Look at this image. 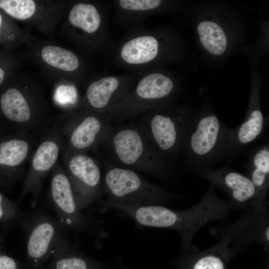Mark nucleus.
<instances>
[{
    "label": "nucleus",
    "instance_id": "6e6552de",
    "mask_svg": "<svg viewBox=\"0 0 269 269\" xmlns=\"http://www.w3.org/2000/svg\"><path fill=\"white\" fill-rule=\"evenodd\" d=\"M139 74L137 81L115 115L114 120L140 115L156 106L167 103L165 101L173 94L175 85L169 77L151 70Z\"/></svg>",
    "mask_w": 269,
    "mask_h": 269
},
{
    "label": "nucleus",
    "instance_id": "f03ea898",
    "mask_svg": "<svg viewBox=\"0 0 269 269\" xmlns=\"http://www.w3.org/2000/svg\"><path fill=\"white\" fill-rule=\"evenodd\" d=\"M98 147L113 165L161 178L170 172V164L158 153L141 122L111 127Z\"/></svg>",
    "mask_w": 269,
    "mask_h": 269
},
{
    "label": "nucleus",
    "instance_id": "5701e85b",
    "mask_svg": "<svg viewBox=\"0 0 269 269\" xmlns=\"http://www.w3.org/2000/svg\"><path fill=\"white\" fill-rule=\"evenodd\" d=\"M22 216L17 204L0 191V223L19 222Z\"/></svg>",
    "mask_w": 269,
    "mask_h": 269
},
{
    "label": "nucleus",
    "instance_id": "4be33fe9",
    "mask_svg": "<svg viewBox=\"0 0 269 269\" xmlns=\"http://www.w3.org/2000/svg\"><path fill=\"white\" fill-rule=\"evenodd\" d=\"M0 7L11 16L20 20L30 17L36 9L32 0H0Z\"/></svg>",
    "mask_w": 269,
    "mask_h": 269
},
{
    "label": "nucleus",
    "instance_id": "f3484780",
    "mask_svg": "<svg viewBox=\"0 0 269 269\" xmlns=\"http://www.w3.org/2000/svg\"><path fill=\"white\" fill-rule=\"evenodd\" d=\"M69 21L74 27L86 34L96 35L111 44L107 12L94 4L79 2L74 5L69 14Z\"/></svg>",
    "mask_w": 269,
    "mask_h": 269
},
{
    "label": "nucleus",
    "instance_id": "bb28decb",
    "mask_svg": "<svg viewBox=\"0 0 269 269\" xmlns=\"http://www.w3.org/2000/svg\"><path fill=\"white\" fill-rule=\"evenodd\" d=\"M1 21H2V17H1V15L0 14V27L1 24Z\"/></svg>",
    "mask_w": 269,
    "mask_h": 269
},
{
    "label": "nucleus",
    "instance_id": "9b49d317",
    "mask_svg": "<svg viewBox=\"0 0 269 269\" xmlns=\"http://www.w3.org/2000/svg\"><path fill=\"white\" fill-rule=\"evenodd\" d=\"M220 240L203 251L181 252L173 262L175 269H228L231 260L245 250V245L234 227L221 231Z\"/></svg>",
    "mask_w": 269,
    "mask_h": 269
},
{
    "label": "nucleus",
    "instance_id": "20e7f679",
    "mask_svg": "<svg viewBox=\"0 0 269 269\" xmlns=\"http://www.w3.org/2000/svg\"><path fill=\"white\" fill-rule=\"evenodd\" d=\"M141 123L154 147L169 164L182 153L191 116L185 109L167 103L156 106L140 115Z\"/></svg>",
    "mask_w": 269,
    "mask_h": 269
},
{
    "label": "nucleus",
    "instance_id": "a878e982",
    "mask_svg": "<svg viewBox=\"0 0 269 269\" xmlns=\"http://www.w3.org/2000/svg\"><path fill=\"white\" fill-rule=\"evenodd\" d=\"M269 269V263H268V264H267L266 266L265 267L264 269Z\"/></svg>",
    "mask_w": 269,
    "mask_h": 269
},
{
    "label": "nucleus",
    "instance_id": "dca6fc26",
    "mask_svg": "<svg viewBox=\"0 0 269 269\" xmlns=\"http://www.w3.org/2000/svg\"><path fill=\"white\" fill-rule=\"evenodd\" d=\"M51 256L50 269H128L121 259L103 262L82 253L63 234L58 241Z\"/></svg>",
    "mask_w": 269,
    "mask_h": 269
},
{
    "label": "nucleus",
    "instance_id": "f8f14e48",
    "mask_svg": "<svg viewBox=\"0 0 269 269\" xmlns=\"http://www.w3.org/2000/svg\"><path fill=\"white\" fill-rule=\"evenodd\" d=\"M19 222L25 235L28 260L38 267L51 256L63 235L62 230L56 219L41 212L26 217L23 215Z\"/></svg>",
    "mask_w": 269,
    "mask_h": 269
},
{
    "label": "nucleus",
    "instance_id": "1a4fd4ad",
    "mask_svg": "<svg viewBox=\"0 0 269 269\" xmlns=\"http://www.w3.org/2000/svg\"><path fill=\"white\" fill-rule=\"evenodd\" d=\"M60 119L44 134L34 149L27 175L24 179L19 201L28 194L32 196L31 206L34 208L41 193L45 179L58 163L63 144Z\"/></svg>",
    "mask_w": 269,
    "mask_h": 269
},
{
    "label": "nucleus",
    "instance_id": "a211bd4d",
    "mask_svg": "<svg viewBox=\"0 0 269 269\" xmlns=\"http://www.w3.org/2000/svg\"><path fill=\"white\" fill-rule=\"evenodd\" d=\"M246 175L254 183L261 201L266 203L269 187V141L257 147L249 154Z\"/></svg>",
    "mask_w": 269,
    "mask_h": 269
},
{
    "label": "nucleus",
    "instance_id": "ddd939ff",
    "mask_svg": "<svg viewBox=\"0 0 269 269\" xmlns=\"http://www.w3.org/2000/svg\"><path fill=\"white\" fill-rule=\"evenodd\" d=\"M192 172L226 193L235 209L246 210L266 205V203L261 201L251 180L228 165Z\"/></svg>",
    "mask_w": 269,
    "mask_h": 269
},
{
    "label": "nucleus",
    "instance_id": "aec40b11",
    "mask_svg": "<svg viewBox=\"0 0 269 269\" xmlns=\"http://www.w3.org/2000/svg\"><path fill=\"white\" fill-rule=\"evenodd\" d=\"M198 32L203 47L210 53L221 55L227 46V38L221 27L211 21H203L198 26Z\"/></svg>",
    "mask_w": 269,
    "mask_h": 269
},
{
    "label": "nucleus",
    "instance_id": "423d86ee",
    "mask_svg": "<svg viewBox=\"0 0 269 269\" xmlns=\"http://www.w3.org/2000/svg\"><path fill=\"white\" fill-rule=\"evenodd\" d=\"M50 173L49 200L61 229L89 234L97 239L106 238L108 234L102 222L83 214L79 209L63 167L57 163Z\"/></svg>",
    "mask_w": 269,
    "mask_h": 269
},
{
    "label": "nucleus",
    "instance_id": "6ab92c4d",
    "mask_svg": "<svg viewBox=\"0 0 269 269\" xmlns=\"http://www.w3.org/2000/svg\"><path fill=\"white\" fill-rule=\"evenodd\" d=\"M113 2L117 19L134 28L141 26L144 19L160 6L161 0H118Z\"/></svg>",
    "mask_w": 269,
    "mask_h": 269
},
{
    "label": "nucleus",
    "instance_id": "7ed1b4c3",
    "mask_svg": "<svg viewBox=\"0 0 269 269\" xmlns=\"http://www.w3.org/2000/svg\"><path fill=\"white\" fill-rule=\"evenodd\" d=\"M102 180V194L106 197L101 202V210L111 205L130 207L151 205L165 206L183 196L171 192L149 181L136 171L105 162Z\"/></svg>",
    "mask_w": 269,
    "mask_h": 269
},
{
    "label": "nucleus",
    "instance_id": "2eb2a0df",
    "mask_svg": "<svg viewBox=\"0 0 269 269\" xmlns=\"http://www.w3.org/2000/svg\"><path fill=\"white\" fill-rule=\"evenodd\" d=\"M36 138L29 131L18 129L0 141V186L9 188L23 177L35 148Z\"/></svg>",
    "mask_w": 269,
    "mask_h": 269
},
{
    "label": "nucleus",
    "instance_id": "f257e3e1",
    "mask_svg": "<svg viewBox=\"0 0 269 269\" xmlns=\"http://www.w3.org/2000/svg\"><path fill=\"white\" fill-rule=\"evenodd\" d=\"M215 188L210 185L198 202L184 210L160 205L130 207L116 204L108 206L107 209L120 210L140 226L173 229L180 235V252L194 251L198 250L193 242L197 232L210 222L226 220L229 213L235 209L229 201L217 195Z\"/></svg>",
    "mask_w": 269,
    "mask_h": 269
},
{
    "label": "nucleus",
    "instance_id": "9d476101",
    "mask_svg": "<svg viewBox=\"0 0 269 269\" xmlns=\"http://www.w3.org/2000/svg\"><path fill=\"white\" fill-rule=\"evenodd\" d=\"M60 121L63 143L72 150L87 153L98 148L113 120L109 116L81 109Z\"/></svg>",
    "mask_w": 269,
    "mask_h": 269
},
{
    "label": "nucleus",
    "instance_id": "0eeeda50",
    "mask_svg": "<svg viewBox=\"0 0 269 269\" xmlns=\"http://www.w3.org/2000/svg\"><path fill=\"white\" fill-rule=\"evenodd\" d=\"M60 154L79 209H86L100 200L102 179L98 161L87 153L71 150L63 142Z\"/></svg>",
    "mask_w": 269,
    "mask_h": 269
},
{
    "label": "nucleus",
    "instance_id": "4468645a",
    "mask_svg": "<svg viewBox=\"0 0 269 269\" xmlns=\"http://www.w3.org/2000/svg\"><path fill=\"white\" fill-rule=\"evenodd\" d=\"M135 77L132 75H107L88 87L81 109L114 117L133 87Z\"/></svg>",
    "mask_w": 269,
    "mask_h": 269
},
{
    "label": "nucleus",
    "instance_id": "393cba45",
    "mask_svg": "<svg viewBox=\"0 0 269 269\" xmlns=\"http://www.w3.org/2000/svg\"><path fill=\"white\" fill-rule=\"evenodd\" d=\"M4 77V73L3 70L0 68V84L2 82Z\"/></svg>",
    "mask_w": 269,
    "mask_h": 269
},
{
    "label": "nucleus",
    "instance_id": "412c9836",
    "mask_svg": "<svg viewBox=\"0 0 269 269\" xmlns=\"http://www.w3.org/2000/svg\"><path fill=\"white\" fill-rule=\"evenodd\" d=\"M41 55L48 64L65 71H74L79 66V59L74 53L58 46H45Z\"/></svg>",
    "mask_w": 269,
    "mask_h": 269
},
{
    "label": "nucleus",
    "instance_id": "b1692460",
    "mask_svg": "<svg viewBox=\"0 0 269 269\" xmlns=\"http://www.w3.org/2000/svg\"><path fill=\"white\" fill-rule=\"evenodd\" d=\"M0 269H20L18 264L12 258L0 252Z\"/></svg>",
    "mask_w": 269,
    "mask_h": 269
},
{
    "label": "nucleus",
    "instance_id": "39448f33",
    "mask_svg": "<svg viewBox=\"0 0 269 269\" xmlns=\"http://www.w3.org/2000/svg\"><path fill=\"white\" fill-rule=\"evenodd\" d=\"M226 126L214 114L191 116L185 134L182 152L192 172L212 168L219 160Z\"/></svg>",
    "mask_w": 269,
    "mask_h": 269
}]
</instances>
